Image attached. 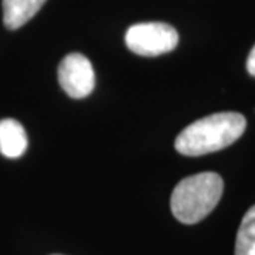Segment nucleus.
<instances>
[{
  "label": "nucleus",
  "instance_id": "obj_8",
  "mask_svg": "<svg viewBox=\"0 0 255 255\" xmlns=\"http://www.w3.org/2000/svg\"><path fill=\"white\" fill-rule=\"evenodd\" d=\"M247 70H248V73L251 74L253 77H255V46L253 47L251 53L248 55V60H247Z\"/></svg>",
  "mask_w": 255,
  "mask_h": 255
},
{
  "label": "nucleus",
  "instance_id": "obj_7",
  "mask_svg": "<svg viewBox=\"0 0 255 255\" xmlns=\"http://www.w3.org/2000/svg\"><path fill=\"white\" fill-rule=\"evenodd\" d=\"M236 255H255V206L247 211L238 228Z\"/></svg>",
  "mask_w": 255,
  "mask_h": 255
},
{
  "label": "nucleus",
  "instance_id": "obj_1",
  "mask_svg": "<svg viewBox=\"0 0 255 255\" xmlns=\"http://www.w3.org/2000/svg\"><path fill=\"white\" fill-rule=\"evenodd\" d=\"M247 127L238 112H219L186 127L176 137L174 147L184 156H203L233 145Z\"/></svg>",
  "mask_w": 255,
  "mask_h": 255
},
{
  "label": "nucleus",
  "instance_id": "obj_5",
  "mask_svg": "<svg viewBox=\"0 0 255 255\" xmlns=\"http://www.w3.org/2000/svg\"><path fill=\"white\" fill-rule=\"evenodd\" d=\"M27 149V135L16 119L0 121V153L9 159H17Z\"/></svg>",
  "mask_w": 255,
  "mask_h": 255
},
{
  "label": "nucleus",
  "instance_id": "obj_4",
  "mask_svg": "<svg viewBox=\"0 0 255 255\" xmlns=\"http://www.w3.org/2000/svg\"><path fill=\"white\" fill-rule=\"evenodd\" d=\"M58 81L65 94L80 100L95 88V73L91 61L80 53L65 55L58 65Z\"/></svg>",
  "mask_w": 255,
  "mask_h": 255
},
{
  "label": "nucleus",
  "instance_id": "obj_3",
  "mask_svg": "<svg viewBox=\"0 0 255 255\" xmlns=\"http://www.w3.org/2000/svg\"><path fill=\"white\" fill-rule=\"evenodd\" d=\"M125 43L140 57H157L173 51L179 44V33L167 23H137L128 28Z\"/></svg>",
  "mask_w": 255,
  "mask_h": 255
},
{
  "label": "nucleus",
  "instance_id": "obj_6",
  "mask_svg": "<svg viewBox=\"0 0 255 255\" xmlns=\"http://www.w3.org/2000/svg\"><path fill=\"white\" fill-rule=\"evenodd\" d=\"M47 0H1L3 23L9 30H17L34 17Z\"/></svg>",
  "mask_w": 255,
  "mask_h": 255
},
{
  "label": "nucleus",
  "instance_id": "obj_2",
  "mask_svg": "<svg viewBox=\"0 0 255 255\" xmlns=\"http://www.w3.org/2000/svg\"><path fill=\"white\" fill-rule=\"evenodd\" d=\"M223 190L224 182L214 172L189 176L174 187L170 197L172 213L183 224H196L216 209Z\"/></svg>",
  "mask_w": 255,
  "mask_h": 255
}]
</instances>
